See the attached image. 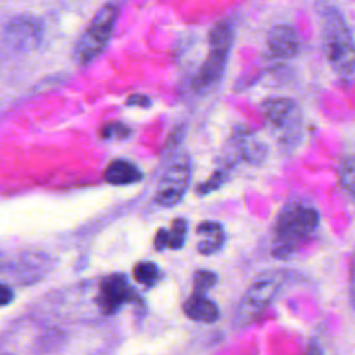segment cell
<instances>
[{"mask_svg":"<svg viewBox=\"0 0 355 355\" xmlns=\"http://www.w3.org/2000/svg\"><path fill=\"white\" fill-rule=\"evenodd\" d=\"M197 234L200 237L197 243V250L204 255L214 254L223 245V241H225L223 229L216 222L207 220L200 223L197 226Z\"/></svg>","mask_w":355,"mask_h":355,"instance_id":"obj_12","label":"cell"},{"mask_svg":"<svg viewBox=\"0 0 355 355\" xmlns=\"http://www.w3.org/2000/svg\"><path fill=\"white\" fill-rule=\"evenodd\" d=\"M7 43L19 51H29L37 47L43 36L42 22L32 15H17L11 18L4 29Z\"/></svg>","mask_w":355,"mask_h":355,"instance_id":"obj_7","label":"cell"},{"mask_svg":"<svg viewBox=\"0 0 355 355\" xmlns=\"http://www.w3.org/2000/svg\"><path fill=\"white\" fill-rule=\"evenodd\" d=\"M183 311L190 319L202 323H214L219 316L215 302L200 293H193V295L184 301Z\"/></svg>","mask_w":355,"mask_h":355,"instance_id":"obj_11","label":"cell"},{"mask_svg":"<svg viewBox=\"0 0 355 355\" xmlns=\"http://www.w3.org/2000/svg\"><path fill=\"white\" fill-rule=\"evenodd\" d=\"M14 298V293L12 290L4 284V283H0V306H6L8 305Z\"/></svg>","mask_w":355,"mask_h":355,"instance_id":"obj_20","label":"cell"},{"mask_svg":"<svg viewBox=\"0 0 355 355\" xmlns=\"http://www.w3.org/2000/svg\"><path fill=\"white\" fill-rule=\"evenodd\" d=\"M343 169L340 171V176H341V184L349 191L352 193V184H354V165H352V159H347L343 164Z\"/></svg>","mask_w":355,"mask_h":355,"instance_id":"obj_18","label":"cell"},{"mask_svg":"<svg viewBox=\"0 0 355 355\" xmlns=\"http://www.w3.org/2000/svg\"><path fill=\"white\" fill-rule=\"evenodd\" d=\"M103 139H111V137H116V139H126L130 135V129L129 126H126L125 123L121 122H111L107 123L101 128L100 132Z\"/></svg>","mask_w":355,"mask_h":355,"instance_id":"obj_17","label":"cell"},{"mask_svg":"<svg viewBox=\"0 0 355 355\" xmlns=\"http://www.w3.org/2000/svg\"><path fill=\"white\" fill-rule=\"evenodd\" d=\"M218 280V276L211 270H197L194 273L193 282H194V293L205 294L211 287L215 286Z\"/></svg>","mask_w":355,"mask_h":355,"instance_id":"obj_16","label":"cell"},{"mask_svg":"<svg viewBox=\"0 0 355 355\" xmlns=\"http://www.w3.org/2000/svg\"><path fill=\"white\" fill-rule=\"evenodd\" d=\"M209 49L207 58L193 79L196 92L202 93L212 87L222 76L232 46H233V28L227 21H219L209 31Z\"/></svg>","mask_w":355,"mask_h":355,"instance_id":"obj_3","label":"cell"},{"mask_svg":"<svg viewBox=\"0 0 355 355\" xmlns=\"http://www.w3.org/2000/svg\"><path fill=\"white\" fill-rule=\"evenodd\" d=\"M269 51L279 58H293L300 51V37L295 29L287 24L275 25L266 36Z\"/></svg>","mask_w":355,"mask_h":355,"instance_id":"obj_10","label":"cell"},{"mask_svg":"<svg viewBox=\"0 0 355 355\" xmlns=\"http://www.w3.org/2000/svg\"><path fill=\"white\" fill-rule=\"evenodd\" d=\"M119 10L115 4L107 3L98 8L75 46V60L80 65L92 62L110 42Z\"/></svg>","mask_w":355,"mask_h":355,"instance_id":"obj_4","label":"cell"},{"mask_svg":"<svg viewBox=\"0 0 355 355\" xmlns=\"http://www.w3.org/2000/svg\"><path fill=\"white\" fill-rule=\"evenodd\" d=\"M158 275H159L158 266L148 261L139 262L133 269V276H135L136 282H139L141 284H147V286L155 283V280L158 279Z\"/></svg>","mask_w":355,"mask_h":355,"instance_id":"obj_15","label":"cell"},{"mask_svg":"<svg viewBox=\"0 0 355 355\" xmlns=\"http://www.w3.org/2000/svg\"><path fill=\"white\" fill-rule=\"evenodd\" d=\"M128 105H135V107H150L151 105V100L148 96L141 94V93H135L132 96L128 97L126 100Z\"/></svg>","mask_w":355,"mask_h":355,"instance_id":"obj_19","label":"cell"},{"mask_svg":"<svg viewBox=\"0 0 355 355\" xmlns=\"http://www.w3.org/2000/svg\"><path fill=\"white\" fill-rule=\"evenodd\" d=\"M319 15L326 55L338 75L351 79L355 54L351 29L343 14L333 6L323 7Z\"/></svg>","mask_w":355,"mask_h":355,"instance_id":"obj_1","label":"cell"},{"mask_svg":"<svg viewBox=\"0 0 355 355\" xmlns=\"http://www.w3.org/2000/svg\"><path fill=\"white\" fill-rule=\"evenodd\" d=\"M186 232H187V222L184 219H175L172 222V226L169 230L165 229V236H166V247L178 250L183 245L184 239H186Z\"/></svg>","mask_w":355,"mask_h":355,"instance_id":"obj_14","label":"cell"},{"mask_svg":"<svg viewBox=\"0 0 355 355\" xmlns=\"http://www.w3.org/2000/svg\"><path fill=\"white\" fill-rule=\"evenodd\" d=\"M308 355H322V354H320V351H319V348H316V347H309V351H308Z\"/></svg>","mask_w":355,"mask_h":355,"instance_id":"obj_21","label":"cell"},{"mask_svg":"<svg viewBox=\"0 0 355 355\" xmlns=\"http://www.w3.org/2000/svg\"><path fill=\"white\" fill-rule=\"evenodd\" d=\"M276 290L275 280H262L254 283L244 294L243 302L240 304V318L244 320H252L257 318L270 302Z\"/></svg>","mask_w":355,"mask_h":355,"instance_id":"obj_9","label":"cell"},{"mask_svg":"<svg viewBox=\"0 0 355 355\" xmlns=\"http://www.w3.org/2000/svg\"><path fill=\"white\" fill-rule=\"evenodd\" d=\"M104 178L111 184H130L140 180L141 173L132 162L115 159L107 166Z\"/></svg>","mask_w":355,"mask_h":355,"instance_id":"obj_13","label":"cell"},{"mask_svg":"<svg viewBox=\"0 0 355 355\" xmlns=\"http://www.w3.org/2000/svg\"><path fill=\"white\" fill-rule=\"evenodd\" d=\"M319 225V215L312 207L287 205L276 220L272 254L279 258L290 257L306 241Z\"/></svg>","mask_w":355,"mask_h":355,"instance_id":"obj_2","label":"cell"},{"mask_svg":"<svg viewBox=\"0 0 355 355\" xmlns=\"http://www.w3.org/2000/svg\"><path fill=\"white\" fill-rule=\"evenodd\" d=\"M190 182V171L186 165H173L161 178L155 200L162 207H172L182 200Z\"/></svg>","mask_w":355,"mask_h":355,"instance_id":"obj_8","label":"cell"},{"mask_svg":"<svg viewBox=\"0 0 355 355\" xmlns=\"http://www.w3.org/2000/svg\"><path fill=\"white\" fill-rule=\"evenodd\" d=\"M270 129L280 140L290 141L300 133L301 112L297 103L287 97H270L261 105Z\"/></svg>","mask_w":355,"mask_h":355,"instance_id":"obj_5","label":"cell"},{"mask_svg":"<svg viewBox=\"0 0 355 355\" xmlns=\"http://www.w3.org/2000/svg\"><path fill=\"white\" fill-rule=\"evenodd\" d=\"M136 298V291L125 275L114 273L104 277L98 286L96 302L104 315H114L126 302Z\"/></svg>","mask_w":355,"mask_h":355,"instance_id":"obj_6","label":"cell"}]
</instances>
